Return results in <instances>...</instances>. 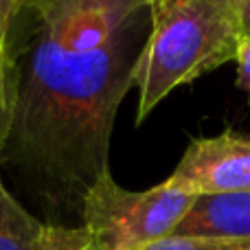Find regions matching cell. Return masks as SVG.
I'll list each match as a JSON object with an SVG mask.
<instances>
[{"instance_id":"6da1fadb","label":"cell","mask_w":250,"mask_h":250,"mask_svg":"<svg viewBox=\"0 0 250 250\" xmlns=\"http://www.w3.org/2000/svg\"><path fill=\"white\" fill-rule=\"evenodd\" d=\"M141 13L83 9L38 20L24 66H16V114L2 154L51 202L82 207L110 171L114 119L145 44Z\"/></svg>"},{"instance_id":"7a4b0ae2","label":"cell","mask_w":250,"mask_h":250,"mask_svg":"<svg viewBox=\"0 0 250 250\" xmlns=\"http://www.w3.org/2000/svg\"><path fill=\"white\" fill-rule=\"evenodd\" d=\"M151 29L134 68L136 123L176 88L235 60L239 11L226 0H149Z\"/></svg>"},{"instance_id":"3957f363","label":"cell","mask_w":250,"mask_h":250,"mask_svg":"<svg viewBox=\"0 0 250 250\" xmlns=\"http://www.w3.org/2000/svg\"><path fill=\"white\" fill-rule=\"evenodd\" d=\"M193 200L167 180L145 191L123 189L108 171L83 195V229L97 250H138L171 235Z\"/></svg>"},{"instance_id":"277c9868","label":"cell","mask_w":250,"mask_h":250,"mask_svg":"<svg viewBox=\"0 0 250 250\" xmlns=\"http://www.w3.org/2000/svg\"><path fill=\"white\" fill-rule=\"evenodd\" d=\"M167 182L189 195L250 191V141L230 129L193 138Z\"/></svg>"},{"instance_id":"5b68a950","label":"cell","mask_w":250,"mask_h":250,"mask_svg":"<svg viewBox=\"0 0 250 250\" xmlns=\"http://www.w3.org/2000/svg\"><path fill=\"white\" fill-rule=\"evenodd\" d=\"M171 235L250 239V191L195 195Z\"/></svg>"},{"instance_id":"8992f818","label":"cell","mask_w":250,"mask_h":250,"mask_svg":"<svg viewBox=\"0 0 250 250\" xmlns=\"http://www.w3.org/2000/svg\"><path fill=\"white\" fill-rule=\"evenodd\" d=\"M44 224L33 217L0 178V250H35Z\"/></svg>"},{"instance_id":"52a82bcc","label":"cell","mask_w":250,"mask_h":250,"mask_svg":"<svg viewBox=\"0 0 250 250\" xmlns=\"http://www.w3.org/2000/svg\"><path fill=\"white\" fill-rule=\"evenodd\" d=\"M26 7L33 9L38 20H53V18L62 16V13L83 11V9H125V11H143L145 7H149V0H31Z\"/></svg>"},{"instance_id":"ba28073f","label":"cell","mask_w":250,"mask_h":250,"mask_svg":"<svg viewBox=\"0 0 250 250\" xmlns=\"http://www.w3.org/2000/svg\"><path fill=\"white\" fill-rule=\"evenodd\" d=\"M16 64L9 53L0 55V154L7 147V141L13 129V114H16Z\"/></svg>"},{"instance_id":"9c48e42d","label":"cell","mask_w":250,"mask_h":250,"mask_svg":"<svg viewBox=\"0 0 250 250\" xmlns=\"http://www.w3.org/2000/svg\"><path fill=\"white\" fill-rule=\"evenodd\" d=\"M138 250H250V239H222V237H189L167 235Z\"/></svg>"},{"instance_id":"30bf717a","label":"cell","mask_w":250,"mask_h":250,"mask_svg":"<svg viewBox=\"0 0 250 250\" xmlns=\"http://www.w3.org/2000/svg\"><path fill=\"white\" fill-rule=\"evenodd\" d=\"M35 250H97L92 244L88 230L68 229V226H46L40 235V242Z\"/></svg>"},{"instance_id":"8fae6325","label":"cell","mask_w":250,"mask_h":250,"mask_svg":"<svg viewBox=\"0 0 250 250\" xmlns=\"http://www.w3.org/2000/svg\"><path fill=\"white\" fill-rule=\"evenodd\" d=\"M235 62H237V79H235V86L246 92L248 104H250V40H246V38L242 40V44H239V48H237V55H235Z\"/></svg>"},{"instance_id":"7c38bea8","label":"cell","mask_w":250,"mask_h":250,"mask_svg":"<svg viewBox=\"0 0 250 250\" xmlns=\"http://www.w3.org/2000/svg\"><path fill=\"white\" fill-rule=\"evenodd\" d=\"M20 13V9L16 7L13 0H0V55L7 53V42H9V31L16 20V16Z\"/></svg>"},{"instance_id":"4fadbf2b","label":"cell","mask_w":250,"mask_h":250,"mask_svg":"<svg viewBox=\"0 0 250 250\" xmlns=\"http://www.w3.org/2000/svg\"><path fill=\"white\" fill-rule=\"evenodd\" d=\"M239 22H242V35L250 40V2L239 9Z\"/></svg>"},{"instance_id":"5bb4252c","label":"cell","mask_w":250,"mask_h":250,"mask_svg":"<svg viewBox=\"0 0 250 250\" xmlns=\"http://www.w3.org/2000/svg\"><path fill=\"white\" fill-rule=\"evenodd\" d=\"M226 2H230V4H233V7H235V9H237V11H239V9H242L244 4H246V2H250V0H226Z\"/></svg>"},{"instance_id":"9a60e30c","label":"cell","mask_w":250,"mask_h":250,"mask_svg":"<svg viewBox=\"0 0 250 250\" xmlns=\"http://www.w3.org/2000/svg\"><path fill=\"white\" fill-rule=\"evenodd\" d=\"M13 2H16V7H18V9H20V11H22V9H24L26 4L31 2V0H13Z\"/></svg>"}]
</instances>
